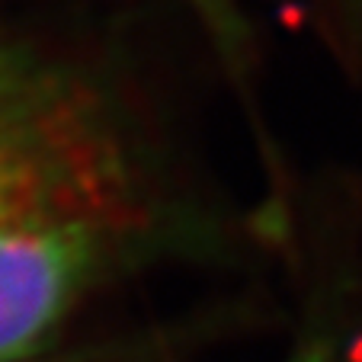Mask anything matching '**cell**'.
<instances>
[{
  "label": "cell",
  "instance_id": "cell-4",
  "mask_svg": "<svg viewBox=\"0 0 362 362\" xmlns=\"http://www.w3.org/2000/svg\"><path fill=\"white\" fill-rule=\"evenodd\" d=\"M189 4H196L199 13L209 16V20H212L221 33H225V29H231V10H228V4H231V0H189Z\"/></svg>",
  "mask_w": 362,
  "mask_h": 362
},
{
  "label": "cell",
  "instance_id": "cell-1",
  "mask_svg": "<svg viewBox=\"0 0 362 362\" xmlns=\"http://www.w3.org/2000/svg\"><path fill=\"white\" fill-rule=\"evenodd\" d=\"M62 215L135 218L122 154L83 96L0 55V225Z\"/></svg>",
  "mask_w": 362,
  "mask_h": 362
},
{
  "label": "cell",
  "instance_id": "cell-3",
  "mask_svg": "<svg viewBox=\"0 0 362 362\" xmlns=\"http://www.w3.org/2000/svg\"><path fill=\"white\" fill-rule=\"evenodd\" d=\"M286 362H346V359H343V353H340L334 337L317 330V334L298 340V346L286 356Z\"/></svg>",
  "mask_w": 362,
  "mask_h": 362
},
{
  "label": "cell",
  "instance_id": "cell-2",
  "mask_svg": "<svg viewBox=\"0 0 362 362\" xmlns=\"http://www.w3.org/2000/svg\"><path fill=\"white\" fill-rule=\"evenodd\" d=\"M141 218L62 215L0 225V362H23L138 250Z\"/></svg>",
  "mask_w": 362,
  "mask_h": 362
}]
</instances>
